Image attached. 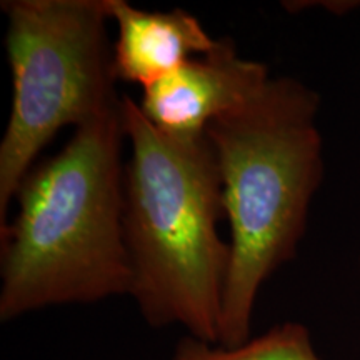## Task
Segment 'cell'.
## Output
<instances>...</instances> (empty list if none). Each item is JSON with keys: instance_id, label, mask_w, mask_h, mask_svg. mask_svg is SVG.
<instances>
[{"instance_id": "obj_1", "label": "cell", "mask_w": 360, "mask_h": 360, "mask_svg": "<svg viewBox=\"0 0 360 360\" xmlns=\"http://www.w3.org/2000/svg\"><path fill=\"white\" fill-rule=\"evenodd\" d=\"M124 141L120 103L27 174L0 227V321L130 295Z\"/></svg>"}, {"instance_id": "obj_2", "label": "cell", "mask_w": 360, "mask_h": 360, "mask_svg": "<svg viewBox=\"0 0 360 360\" xmlns=\"http://www.w3.org/2000/svg\"><path fill=\"white\" fill-rule=\"evenodd\" d=\"M122 125L130 143L124 175L129 297L150 327L180 326L219 344L231 245L219 233L225 214L212 143L205 134L162 132L130 96H122Z\"/></svg>"}, {"instance_id": "obj_3", "label": "cell", "mask_w": 360, "mask_h": 360, "mask_svg": "<svg viewBox=\"0 0 360 360\" xmlns=\"http://www.w3.org/2000/svg\"><path fill=\"white\" fill-rule=\"evenodd\" d=\"M319 97L292 77H272L257 97L205 129L231 229L219 344L250 339L259 292L294 259L322 180Z\"/></svg>"}, {"instance_id": "obj_4", "label": "cell", "mask_w": 360, "mask_h": 360, "mask_svg": "<svg viewBox=\"0 0 360 360\" xmlns=\"http://www.w3.org/2000/svg\"><path fill=\"white\" fill-rule=\"evenodd\" d=\"M12 107L0 142V227L40 152L64 127L120 109L105 0H7Z\"/></svg>"}, {"instance_id": "obj_5", "label": "cell", "mask_w": 360, "mask_h": 360, "mask_svg": "<svg viewBox=\"0 0 360 360\" xmlns=\"http://www.w3.org/2000/svg\"><path fill=\"white\" fill-rule=\"evenodd\" d=\"M272 75L267 65L238 56L232 39H219L212 52L193 57L143 90L139 107L162 132L204 135L215 119L262 92Z\"/></svg>"}, {"instance_id": "obj_6", "label": "cell", "mask_w": 360, "mask_h": 360, "mask_svg": "<svg viewBox=\"0 0 360 360\" xmlns=\"http://www.w3.org/2000/svg\"><path fill=\"white\" fill-rule=\"evenodd\" d=\"M109 19L117 24L114 72L117 80L146 90L180 69L193 57L212 52V39L197 17L182 8L147 12L127 0H105Z\"/></svg>"}, {"instance_id": "obj_7", "label": "cell", "mask_w": 360, "mask_h": 360, "mask_svg": "<svg viewBox=\"0 0 360 360\" xmlns=\"http://www.w3.org/2000/svg\"><path fill=\"white\" fill-rule=\"evenodd\" d=\"M172 360H321V357L315 352L307 327L299 322H283L236 347L184 335L175 345Z\"/></svg>"}]
</instances>
